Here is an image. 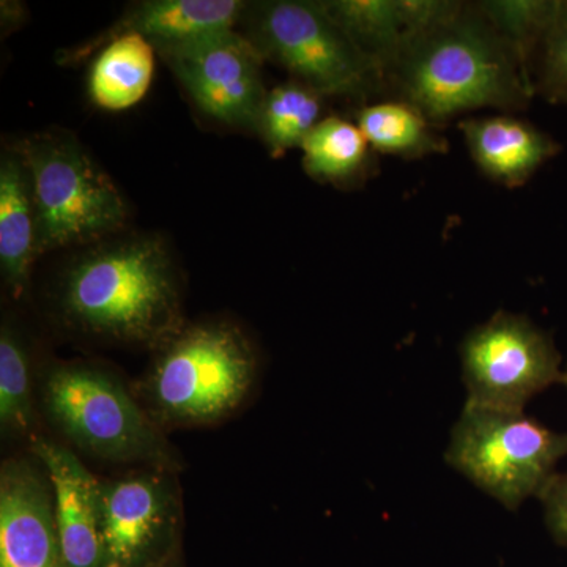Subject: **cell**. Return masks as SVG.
Here are the masks:
<instances>
[{
    "instance_id": "6da1fadb",
    "label": "cell",
    "mask_w": 567,
    "mask_h": 567,
    "mask_svg": "<svg viewBox=\"0 0 567 567\" xmlns=\"http://www.w3.org/2000/svg\"><path fill=\"white\" fill-rule=\"evenodd\" d=\"M385 85L442 125L464 112L524 110L532 76L480 7L462 3L446 20L416 33L383 70Z\"/></svg>"
},
{
    "instance_id": "7a4b0ae2",
    "label": "cell",
    "mask_w": 567,
    "mask_h": 567,
    "mask_svg": "<svg viewBox=\"0 0 567 567\" xmlns=\"http://www.w3.org/2000/svg\"><path fill=\"white\" fill-rule=\"evenodd\" d=\"M63 319L81 333L156 346L183 327L177 270L156 237L99 241L62 276Z\"/></svg>"
},
{
    "instance_id": "3957f363",
    "label": "cell",
    "mask_w": 567,
    "mask_h": 567,
    "mask_svg": "<svg viewBox=\"0 0 567 567\" xmlns=\"http://www.w3.org/2000/svg\"><path fill=\"white\" fill-rule=\"evenodd\" d=\"M156 349L142 383L155 423L221 421L244 404L256 382V350L237 324L221 320L183 324Z\"/></svg>"
},
{
    "instance_id": "277c9868",
    "label": "cell",
    "mask_w": 567,
    "mask_h": 567,
    "mask_svg": "<svg viewBox=\"0 0 567 567\" xmlns=\"http://www.w3.org/2000/svg\"><path fill=\"white\" fill-rule=\"evenodd\" d=\"M18 151L31 173L39 256L66 246L99 244L128 218L121 189L65 132L33 134Z\"/></svg>"
},
{
    "instance_id": "5b68a950",
    "label": "cell",
    "mask_w": 567,
    "mask_h": 567,
    "mask_svg": "<svg viewBox=\"0 0 567 567\" xmlns=\"http://www.w3.org/2000/svg\"><path fill=\"white\" fill-rule=\"evenodd\" d=\"M567 456V434L525 415L465 404L451 431L447 465L507 511L540 498Z\"/></svg>"
},
{
    "instance_id": "8992f818",
    "label": "cell",
    "mask_w": 567,
    "mask_h": 567,
    "mask_svg": "<svg viewBox=\"0 0 567 567\" xmlns=\"http://www.w3.org/2000/svg\"><path fill=\"white\" fill-rule=\"evenodd\" d=\"M47 415L74 446L115 462L173 465V454L155 421L117 377L96 365H54L41 386Z\"/></svg>"
},
{
    "instance_id": "52a82bcc",
    "label": "cell",
    "mask_w": 567,
    "mask_h": 567,
    "mask_svg": "<svg viewBox=\"0 0 567 567\" xmlns=\"http://www.w3.org/2000/svg\"><path fill=\"white\" fill-rule=\"evenodd\" d=\"M252 43L320 96L371 95L383 70L357 47L322 2L271 0L254 7Z\"/></svg>"
},
{
    "instance_id": "ba28073f",
    "label": "cell",
    "mask_w": 567,
    "mask_h": 567,
    "mask_svg": "<svg viewBox=\"0 0 567 567\" xmlns=\"http://www.w3.org/2000/svg\"><path fill=\"white\" fill-rule=\"evenodd\" d=\"M461 365L465 404L499 412H525L536 394L563 379L554 339L527 317L506 311L465 336Z\"/></svg>"
},
{
    "instance_id": "9c48e42d",
    "label": "cell",
    "mask_w": 567,
    "mask_h": 567,
    "mask_svg": "<svg viewBox=\"0 0 567 567\" xmlns=\"http://www.w3.org/2000/svg\"><path fill=\"white\" fill-rule=\"evenodd\" d=\"M103 567H152L175 550L177 492L167 473L100 481Z\"/></svg>"
},
{
    "instance_id": "30bf717a",
    "label": "cell",
    "mask_w": 567,
    "mask_h": 567,
    "mask_svg": "<svg viewBox=\"0 0 567 567\" xmlns=\"http://www.w3.org/2000/svg\"><path fill=\"white\" fill-rule=\"evenodd\" d=\"M162 58L205 115L224 125L257 130L267 91L265 58L252 40L229 31Z\"/></svg>"
},
{
    "instance_id": "8fae6325",
    "label": "cell",
    "mask_w": 567,
    "mask_h": 567,
    "mask_svg": "<svg viewBox=\"0 0 567 567\" xmlns=\"http://www.w3.org/2000/svg\"><path fill=\"white\" fill-rule=\"evenodd\" d=\"M0 567H69L50 480L28 461L0 472Z\"/></svg>"
},
{
    "instance_id": "7c38bea8",
    "label": "cell",
    "mask_w": 567,
    "mask_h": 567,
    "mask_svg": "<svg viewBox=\"0 0 567 567\" xmlns=\"http://www.w3.org/2000/svg\"><path fill=\"white\" fill-rule=\"evenodd\" d=\"M50 480L54 516L69 567H103L100 481L69 447L39 440L32 447Z\"/></svg>"
},
{
    "instance_id": "4fadbf2b",
    "label": "cell",
    "mask_w": 567,
    "mask_h": 567,
    "mask_svg": "<svg viewBox=\"0 0 567 567\" xmlns=\"http://www.w3.org/2000/svg\"><path fill=\"white\" fill-rule=\"evenodd\" d=\"M322 3L357 47L382 70L406 41L446 20L462 6L447 0H327Z\"/></svg>"
},
{
    "instance_id": "5bb4252c",
    "label": "cell",
    "mask_w": 567,
    "mask_h": 567,
    "mask_svg": "<svg viewBox=\"0 0 567 567\" xmlns=\"http://www.w3.org/2000/svg\"><path fill=\"white\" fill-rule=\"evenodd\" d=\"M246 9L248 3L241 0H147L130 9L106 37L137 33L164 55L235 31Z\"/></svg>"
},
{
    "instance_id": "9a60e30c",
    "label": "cell",
    "mask_w": 567,
    "mask_h": 567,
    "mask_svg": "<svg viewBox=\"0 0 567 567\" xmlns=\"http://www.w3.org/2000/svg\"><path fill=\"white\" fill-rule=\"evenodd\" d=\"M473 162L492 181L516 188L559 152V144L532 123L509 115L458 123Z\"/></svg>"
},
{
    "instance_id": "2e32d148",
    "label": "cell",
    "mask_w": 567,
    "mask_h": 567,
    "mask_svg": "<svg viewBox=\"0 0 567 567\" xmlns=\"http://www.w3.org/2000/svg\"><path fill=\"white\" fill-rule=\"evenodd\" d=\"M39 257V229L32 178L21 152L2 153L0 159V267L14 295L28 284Z\"/></svg>"
},
{
    "instance_id": "e0dca14e",
    "label": "cell",
    "mask_w": 567,
    "mask_h": 567,
    "mask_svg": "<svg viewBox=\"0 0 567 567\" xmlns=\"http://www.w3.org/2000/svg\"><path fill=\"white\" fill-rule=\"evenodd\" d=\"M155 48L137 33L114 37L89 73V95L104 111H125L147 95L155 73Z\"/></svg>"
},
{
    "instance_id": "ac0fdd59",
    "label": "cell",
    "mask_w": 567,
    "mask_h": 567,
    "mask_svg": "<svg viewBox=\"0 0 567 567\" xmlns=\"http://www.w3.org/2000/svg\"><path fill=\"white\" fill-rule=\"evenodd\" d=\"M357 125L375 152L413 159L447 151V142L436 133L434 123L401 100L364 106L358 111Z\"/></svg>"
},
{
    "instance_id": "d6986e66",
    "label": "cell",
    "mask_w": 567,
    "mask_h": 567,
    "mask_svg": "<svg viewBox=\"0 0 567 567\" xmlns=\"http://www.w3.org/2000/svg\"><path fill=\"white\" fill-rule=\"evenodd\" d=\"M301 151L306 173L336 185L361 178L371 163L372 147L357 123L327 117L309 133Z\"/></svg>"
},
{
    "instance_id": "ffe728a7",
    "label": "cell",
    "mask_w": 567,
    "mask_h": 567,
    "mask_svg": "<svg viewBox=\"0 0 567 567\" xmlns=\"http://www.w3.org/2000/svg\"><path fill=\"white\" fill-rule=\"evenodd\" d=\"M322 96L298 81L276 85L267 92L260 112L259 133L275 158L303 145L320 122Z\"/></svg>"
},
{
    "instance_id": "44dd1931",
    "label": "cell",
    "mask_w": 567,
    "mask_h": 567,
    "mask_svg": "<svg viewBox=\"0 0 567 567\" xmlns=\"http://www.w3.org/2000/svg\"><path fill=\"white\" fill-rule=\"evenodd\" d=\"M33 415L28 347L20 331L3 320L0 328V429L3 436L29 434Z\"/></svg>"
},
{
    "instance_id": "7402d4cb",
    "label": "cell",
    "mask_w": 567,
    "mask_h": 567,
    "mask_svg": "<svg viewBox=\"0 0 567 567\" xmlns=\"http://www.w3.org/2000/svg\"><path fill=\"white\" fill-rule=\"evenodd\" d=\"M561 0H488L477 3L532 76L536 52L557 18ZM533 81V80H532Z\"/></svg>"
},
{
    "instance_id": "603a6c76",
    "label": "cell",
    "mask_w": 567,
    "mask_h": 567,
    "mask_svg": "<svg viewBox=\"0 0 567 567\" xmlns=\"http://www.w3.org/2000/svg\"><path fill=\"white\" fill-rule=\"evenodd\" d=\"M536 55L537 70L533 81L535 92L558 102L567 92V2L559 6L557 18L544 37Z\"/></svg>"
},
{
    "instance_id": "cb8c5ba5",
    "label": "cell",
    "mask_w": 567,
    "mask_h": 567,
    "mask_svg": "<svg viewBox=\"0 0 567 567\" xmlns=\"http://www.w3.org/2000/svg\"><path fill=\"white\" fill-rule=\"evenodd\" d=\"M540 502L546 513V524L551 537L561 546H567V472L551 480Z\"/></svg>"
},
{
    "instance_id": "d4e9b609",
    "label": "cell",
    "mask_w": 567,
    "mask_h": 567,
    "mask_svg": "<svg viewBox=\"0 0 567 567\" xmlns=\"http://www.w3.org/2000/svg\"><path fill=\"white\" fill-rule=\"evenodd\" d=\"M175 550H177V548H175ZM175 550L171 551L166 558H163L162 561L156 563V565L152 567H182L181 559H178L177 551Z\"/></svg>"
},
{
    "instance_id": "484cf974",
    "label": "cell",
    "mask_w": 567,
    "mask_h": 567,
    "mask_svg": "<svg viewBox=\"0 0 567 567\" xmlns=\"http://www.w3.org/2000/svg\"><path fill=\"white\" fill-rule=\"evenodd\" d=\"M563 385L567 386V368L565 371H563V379H561Z\"/></svg>"
},
{
    "instance_id": "4316f807",
    "label": "cell",
    "mask_w": 567,
    "mask_h": 567,
    "mask_svg": "<svg viewBox=\"0 0 567 567\" xmlns=\"http://www.w3.org/2000/svg\"><path fill=\"white\" fill-rule=\"evenodd\" d=\"M558 102L567 103V92L558 100Z\"/></svg>"
}]
</instances>
